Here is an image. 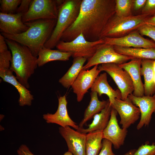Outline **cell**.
Returning <instances> with one entry per match:
<instances>
[{
    "label": "cell",
    "mask_w": 155,
    "mask_h": 155,
    "mask_svg": "<svg viewBox=\"0 0 155 155\" xmlns=\"http://www.w3.org/2000/svg\"><path fill=\"white\" fill-rule=\"evenodd\" d=\"M104 43L102 38L94 41H89L81 33L71 41L60 40L56 46L60 51L69 53L73 58L82 57L88 59L95 53L98 46Z\"/></svg>",
    "instance_id": "cell-6"
},
{
    "label": "cell",
    "mask_w": 155,
    "mask_h": 155,
    "mask_svg": "<svg viewBox=\"0 0 155 155\" xmlns=\"http://www.w3.org/2000/svg\"><path fill=\"white\" fill-rule=\"evenodd\" d=\"M91 89V92H96L99 96L102 94L107 96L111 105L115 98L121 99V95L119 90L113 89L109 85L106 72L100 74L96 79Z\"/></svg>",
    "instance_id": "cell-20"
},
{
    "label": "cell",
    "mask_w": 155,
    "mask_h": 155,
    "mask_svg": "<svg viewBox=\"0 0 155 155\" xmlns=\"http://www.w3.org/2000/svg\"><path fill=\"white\" fill-rule=\"evenodd\" d=\"M20 13L6 14L0 13V31L2 33L14 35L26 31L29 27L22 22Z\"/></svg>",
    "instance_id": "cell-17"
},
{
    "label": "cell",
    "mask_w": 155,
    "mask_h": 155,
    "mask_svg": "<svg viewBox=\"0 0 155 155\" xmlns=\"http://www.w3.org/2000/svg\"><path fill=\"white\" fill-rule=\"evenodd\" d=\"M137 30L142 36H148L155 41V27L144 24L140 26Z\"/></svg>",
    "instance_id": "cell-32"
},
{
    "label": "cell",
    "mask_w": 155,
    "mask_h": 155,
    "mask_svg": "<svg viewBox=\"0 0 155 155\" xmlns=\"http://www.w3.org/2000/svg\"><path fill=\"white\" fill-rule=\"evenodd\" d=\"M8 50L7 44L5 37L0 34V52Z\"/></svg>",
    "instance_id": "cell-38"
},
{
    "label": "cell",
    "mask_w": 155,
    "mask_h": 155,
    "mask_svg": "<svg viewBox=\"0 0 155 155\" xmlns=\"http://www.w3.org/2000/svg\"><path fill=\"white\" fill-rule=\"evenodd\" d=\"M142 59L133 58L128 62L119 65L129 75L133 85V94L137 97L144 95V84L142 81L140 69Z\"/></svg>",
    "instance_id": "cell-18"
},
{
    "label": "cell",
    "mask_w": 155,
    "mask_h": 155,
    "mask_svg": "<svg viewBox=\"0 0 155 155\" xmlns=\"http://www.w3.org/2000/svg\"><path fill=\"white\" fill-rule=\"evenodd\" d=\"M155 99V93L154 94L153 96H152Z\"/></svg>",
    "instance_id": "cell-43"
},
{
    "label": "cell",
    "mask_w": 155,
    "mask_h": 155,
    "mask_svg": "<svg viewBox=\"0 0 155 155\" xmlns=\"http://www.w3.org/2000/svg\"><path fill=\"white\" fill-rule=\"evenodd\" d=\"M147 16L140 14L125 17H119L115 14L109 20L102 31L100 39L104 38H117L125 36L137 30L145 24Z\"/></svg>",
    "instance_id": "cell-5"
},
{
    "label": "cell",
    "mask_w": 155,
    "mask_h": 155,
    "mask_svg": "<svg viewBox=\"0 0 155 155\" xmlns=\"http://www.w3.org/2000/svg\"><path fill=\"white\" fill-rule=\"evenodd\" d=\"M59 132L65 141L68 151L73 155H86V134L75 130L70 127H60Z\"/></svg>",
    "instance_id": "cell-12"
},
{
    "label": "cell",
    "mask_w": 155,
    "mask_h": 155,
    "mask_svg": "<svg viewBox=\"0 0 155 155\" xmlns=\"http://www.w3.org/2000/svg\"><path fill=\"white\" fill-rule=\"evenodd\" d=\"M111 105L119 114L121 118L120 123L123 128L127 129L139 118L140 109L134 105L128 97L125 100L115 98Z\"/></svg>",
    "instance_id": "cell-10"
},
{
    "label": "cell",
    "mask_w": 155,
    "mask_h": 155,
    "mask_svg": "<svg viewBox=\"0 0 155 155\" xmlns=\"http://www.w3.org/2000/svg\"><path fill=\"white\" fill-rule=\"evenodd\" d=\"M82 0H65L58 7L56 25L50 38L44 45L49 49L56 47L64 32L76 21L80 11Z\"/></svg>",
    "instance_id": "cell-4"
},
{
    "label": "cell",
    "mask_w": 155,
    "mask_h": 155,
    "mask_svg": "<svg viewBox=\"0 0 155 155\" xmlns=\"http://www.w3.org/2000/svg\"><path fill=\"white\" fill-rule=\"evenodd\" d=\"M87 59L82 57L74 58L73 63L65 73L59 80V82L66 88L71 86L75 81Z\"/></svg>",
    "instance_id": "cell-24"
},
{
    "label": "cell",
    "mask_w": 155,
    "mask_h": 155,
    "mask_svg": "<svg viewBox=\"0 0 155 155\" xmlns=\"http://www.w3.org/2000/svg\"><path fill=\"white\" fill-rule=\"evenodd\" d=\"M57 19H40L24 24L29 27L25 32L10 35L2 33L5 38L15 41L28 47L34 56H38L41 49L51 36L56 25Z\"/></svg>",
    "instance_id": "cell-2"
},
{
    "label": "cell",
    "mask_w": 155,
    "mask_h": 155,
    "mask_svg": "<svg viewBox=\"0 0 155 155\" xmlns=\"http://www.w3.org/2000/svg\"><path fill=\"white\" fill-rule=\"evenodd\" d=\"M100 72L98 69V65L94 66L89 70L83 69L81 70L71 86L73 93L76 95L78 102H80L82 100Z\"/></svg>",
    "instance_id": "cell-13"
},
{
    "label": "cell",
    "mask_w": 155,
    "mask_h": 155,
    "mask_svg": "<svg viewBox=\"0 0 155 155\" xmlns=\"http://www.w3.org/2000/svg\"><path fill=\"white\" fill-rule=\"evenodd\" d=\"M145 24L155 27V15L147 18Z\"/></svg>",
    "instance_id": "cell-39"
},
{
    "label": "cell",
    "mask_w": 155,
    "mask_h": 155,
    "mask_svg": "<svg viewBox=\"0 0 155 155\" xmlns=\"http://www.w3.org/2000/svg\"><path fill=\"white\" fill-rule=\"evenodd\" d=\"M136 150L135 149L131 150L123 155H134Z\"/></svg>",
    "instance_id": "cell-40"
},
{
    "label": "cell",
    "mask_w": 155,
    "mask_h": 155,
    "mask_svg": "<svg viewBox=\"0 0 155 155\" xmlns=\"http://www.w3.org/2000/svg\"><path fill=\"white\" fill-rule=\"evenodd\" d=\"M32 0H22L21 2L16 11V13H20L23 16L28 10Z\"/></svg>",
    "instance_id": "cell-35"
},
{
    "label": "cell",
    "mask_w": 155,
    "mask_h": 155,
    "mask_svg": "<svg viewBox=\"0 0 155 155\" xmlns=\"http://www.w3.org/2000/svg\"><path fill=\"white\" fill-rule=\"evenodd\" d=\"M12 54L8 50L0 52V70L10 68Z\"/></svg>",
    "instance_id": "cell-30"
},
{
    "label": "cell",
    "mask_w": 155,
    "mask_h": 155,
    "mask_svg": "<svg viewBox=\"0 0 155 155\" xmlns=\"http://www.w3.org/2000/svg\"><path fill=\"white\" fill-rule=\"evenodd\" d=\"M102 131H97L86 134V155H98L102 146Z\"/></svg>",
    "instance_id": "cell-27"
},
{
    "label": "cell",
    "mask_w": 155,
    "mask_h": 155,
    "mask_svg": "<svg viewBox=\"0 0 155 155\" xmlns=\"http://www.w3.org/2000/svg\"><path fill=\"white\" fill-rule=\"evenodd\" d=\"M117 113L112 108L108 123L102 131L103 139L110 141L115 149H118L124 144L127 135V129L121 128L117 118Z\"/></svg>",
    "instance_id": "cell-14"
},
{
    "label": "cell",
    "mask_w": 155,
    "mask_h": 155,
    "mask_svg": "<svg viewBox=\"0 0 155 155\" xmlns=\"http://www.w3.org/2000/svg\"><path fill=\"white\" fill-rule=\"evenodd\" d=\"M58 108L53 114L47 113L43 115V119L47 123H55L64 127L69 126L77 130L79 126L69 117L67 109V102L65 95L58 98Z\"/></svg>",
    "instance_id": "cell-16"
},
{
    "label": "cell",
    "mask_w": 155,
    "mask_h": 155,
    "mask_svg": "<svg viewBox=\"0 0 155 155\" xmlns=\"http://www.w3.org/2000/svg\"><path fill=\"white\" fill-rule=\"evenodd\" d=\"M112 145L110 141L103 139L102 148L98 155H115L112 150Z\"/></svg>",
    "instance_id": "cell-34"
},
{
    "label": "cell",
    "mask_w": 155,
    "mask_h": 155,
    "mask_svg": "<svg viewBox=\"0 0 155 155\" xmlns=\"http://www.w3.org/2000/svg\"><path fill=\"white\" fill-rule=\"evenodd\" d=\"M153 69L154 74H155V60L154 61L153 64Z\"/></svg>",
    "instance_id": "cell-42"
},
{
    "label": "cell",
    "mask_w": 155,
    "mask_h": 155,
    "mask_svg": "<svg viewBox=\"0 0 155 155\" xmlns=\"http://www.w3.org/2000/svg\"><path fill=\"white\" fill-rule=\"evenodd\" d=\"M112 109L109 100L105 107L100 112L94 115L92 123L88 125L87 128H79L77 131L86 134L97 131H102L108 123Z\"/></svg>",
    "instance_id": "cell-21"
},
{
    "label": "cell",
    "mask_w": 155,
    "mask_h": 155,
    "mask_svg": "<svg viewBox=\"0 0 155 155\" xmlns=\"http://www.w3.org/2000/svg\"><path fill=\"white\" fill-rule=\"evenodd\" d=\"M21 1V0H0L1 12L6 14H14V12H16Z\"/></svg>",
    "instance_id": "cell-29"
},
{
    "label": "cell",
    "mask_w": 155,
    "mask_h": 155,
    "mask_svg": "<svg viewBox=\"0 0 155 155\" xmlns=\"http://www.w3.org/2000/svg\"><path fill=\"white\" fill-rule=\"evenodd\" d=\"M132 59L117 53L115 50L113 45L104 43L98 46L95 53L88 60L83 69L86 70L99 64L113 63L119 65Z\"/></svg>",
    "instance_id": "cell-8"
},
{
    "label": "cell",
    "mask_w": 155,
    "mask_h": 155,
    "mask_svg": "<svg viewBox=\"0 0 155 155\" xmlns=\"http://www.w3.org/2000/svg\"><path fill=\"white\" fill-rule=\"evenodd\" d=\"M100 71H104L112 78L121 92V99L125 100L133 94L134 88L133 82L128 73L118 64L110 63L101 64L98 67Z\"/></svg>",
    "instance_id": "cell-7"
},
{
    "label": "cell",
    "mask_w": 155,
    "mask_h": 155,
    "mask_svg": "<svg viewBox=\"0 0 155 155\" xmlns=\"http://www.w3.org/2000/svg\"><path fill=\"white\" fill-rule=\"evenodd\" d=\"M63 155H73L70 152L68 151L65 152Z\"/></svg>",
    "instance_id": "cell-41"
},
{
    "label": "cell",
    "mask_w": 155,
    "mask_h": 155,
    "mask_svg": "<svg viewBox=\"0 0 155 155\" xmlns=\"http://www.w3.org/2000/svg\"><path fill=\"white\" fill-rule=\"evenodd\" d=\"M38 56V66L40 67L52 61L68 60L71 57V54L70 53L61 51L58 49L52 50L44 46L40 50Z\"/></svg>",
    "instance_id": "cell-25"
},
{
    "label": "cell",
    "mask_w": 155,
    "mask_h": 155,
    "mask_svg": "<svg viewBox=\"0 0 155 155\" xmlns=\"http://www.w3.org/2000/svg\"><path fill=\"white\" fill-rule=\"evenodd\" d=\"M146 1V0H134L133 8L135 11H138L144 7Z\"/></svg>",
    "instance_id": "cell-37"
},
{
    "label": "cell",
    "mask_w": 155,
    "mask_h": 155,
    "mask_svg": "<svg viewBox=\"0 0 155 155\" xmlns=\"http://www.w3.org/2000/svg\"><path fill=\"white\" fill-rule=\"evenodd\" d=\"M154 113H155V111L154 112Z\"/></svg>",
    "instance_id": "cell-44"
},
{
    "label": "cell",
    "mask_w": 155,
    "mask_h": 155,
    "mask_svg": "<svg viewBox=\"0 0 155 155\" xmlns=\"http://www.w3.org/2000/svg\"><path fill=\"white\" fill-rule=\"evenodd\" d=\"M141 14L146 15L149 17L155 15V0H146L142 9Z\"/></svg>",
    "instance_id": "cell-33"
},
{
    "label": "cell",
    "mask_w": 155,
    "mask_h": 155,
    "mask_svg": "<svg viewBox=\"0 0 155 155\" xmlns=\"http://www.w3.org/2000/svg\"><path fill=\"white\" fill-rule=\"evenodd\" d=\"M115 0H82L77 19L60 40L70 42L81 33L89 41L100 39L103 29L115 14Z\"/></svg>",
    "instance_id": "cell-1"
},
{
    "label": "cell",
    "mask_w": 155,
    "mask_h": 155,
    "mask_svg": "<svg viewBox=\"0 0 155 155\" xmlns=\"http://www.w3.org/2000/svg\"><path fill=\"white\" fill-rule=\"evenodd\" d=\"M0 77L3 81L12 85L17 90L20 96L18 103L20 106L31 105L33 96L28 89L19 82L10 68L0 70Z\"/></svg>",
    "instance_id": "cell-19"
},
{
    "label": "cell",
    "mask_w": 155,
    "mask_h": 155,
    "mask_svg": "<svg viewBox=\"0 0 155 155\" xmlns=\"http://www.w3.org/2000/svg\"><path fill=\"white\" fill-rule=\"evenodd\" d=\"M134 0H115V15L119 17L132 15V9Z\"/></svg>",
    "instance_id": "cell-28"
},
{
    "label": "cell",
    "mask_w": 155,
    "mask_h": 155,
    "mask_svg": "<svg viewBox=\"0 0 155 155\" xmlns=\"http://www.w3.org/2000/svg\"><path fill=\"white\" fill-rule=\"evenodd\" d=\"M90 100L86 109L84 117L80 123L79 128L83 127L86 123L92 119L95 114L100 112L106 106L109 100H100L98 98V94L96 92H91L90 93Z\"/></svg>",
    "instance_id": "cell-23"
},
{
    "label": "cell",
    "mask_w": 155,
    "mask_h": 155,
    "mask_svg": "<svg viewBox=\"0 0 155 155\" xmlns=\"http://www.w3.org/2000/svg\"><path fill=\"white\" fill-rule=\"evenodd\" d=\"M154 60L143 59L141 61L140 69L141 75L144 76V95L152 96L155 93L153 64Z\"/></svg>",
    "instance_id": "cell-22"
},
{
    "label": "cell",
    "mask_w": 155,
    "mask_h": 155,
    "mask_svg": "<svg viewBox=\"0 0 155 155\" xmlns=\"http://www.w3.org/2000/svg\"><path fill=\"white\" fill-rule=\"evenodd\" d=\"M58 10L54 0H32L28 11L22 18L23 23L40 19H57Z\"/></svg>",
    "instance_id": "cell-9"
},
{
    "label": "cell",
    "mask_w": 155,
    "mask_h": 155,
    "mask_svg": "<svg viewBox=\"0 0 155 155\" xmlns=\"http://www.w3.org/2000/svg\"><path fill=\"white\" fill-rule=\"evenodd\" d=\"M128 97L140 111L141 118L137 126V129L139 130L143 126H148L152 115L155 111V99L152 96L144 95L142 97H137L133 94H130Z\"/></svg>",
    "instance_id": "cell-15"
},
{
    "label": "cell",
    "mask_w": 155,
    "mask_h": 155,
    "mask_svg": "<svg viewBox=\"0 0 155 155\" xmlns=\"http://www.w3.org/2000/svg\"><path fill=\"white\" fill-rule=\"evenodd\" d=\"M104 43L113 46L127 48H155V43L144 38L137 30L117 38H102Z\"/></svg>",
    "instance_id": "cell-11"
},
{
    "label": "cell",
    "mask_w": 155,
    "mask_h": 155,
    "mask_svg": "<svg viewBox=\"0 0 155 155\" xmlns=\"http://www.w3.org/2000/svg\"><path fill=\"white\" fill-rule=\"evenodd\" d=\"M5 40L12 55L10 69L15 73L19 82L28 89V80L38 66L37 58L27 46L13 40Z\"/></svg>",
    "instance_id": "cell-3"
},
{
    "label": "cell",
    "mask_w": 155,
    "mask_h": 155,
    "mask_svg": "<svg viewBox=\"0 0 155 155\" xmlns=\"http://www.w3.org/2000/svg\"><path fill=\"white\" fill-rule=\"evenodd\" d=\"M134 155H155V144L142 145L136 150Z\"/></svg>",
    "instance_id": "cell-31"
},
{
    "label": "cell",
    "mask_w": 155,
    "mask_h": 155,
    "mask_svg": "<svg viewBox=\"0 0 155 155\" xmlns=\"http://www.w3.org/2000/svg\"><path fill=\"white\" fill-rule=\"evenodd\" d=\"M117 53L133 58L155 60V48H144L123 47L114 46Z\"/></svg>",
    "instance_id": "cell-26"
},
{
    "label": "cell",
    "mask_w": 155,
    "mask_h": 155,
    "mask_svg": "<svg viewBox=\"0 0 155 155\" xmlns=\"http://www.w3.org/2000/svg\"><path fill=\"white\" fill-rule=\"evenodd\" d=\"M18 155H34L30 150L29 148L25 144H22L17 150Z\"/></svg>",
    "instance_id": "cell-36"
}]
</instances>
